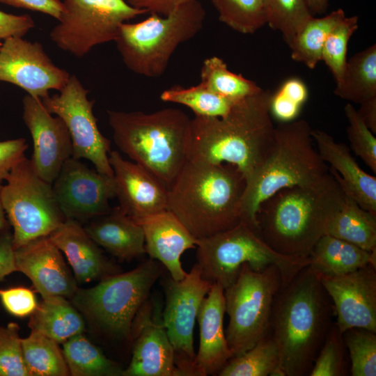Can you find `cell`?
Returning a JSON list of instances; mask_svg holds the SVG:
<instances>
[{
  "mask_svg": "<svg viewBox=\"0 0 376 376\" xmlns=\"http://www.w3.org/2000/svg\"><path fill=\"white\" fill-rule=\"evenodd\" d=\"M165 295L162 319L171 343L175 363L182 376H198L194 329L201 304L212 283L205 279L196 263L181 280L162 274Z\"/></svg>",
  "mask_w": 376,
  "mask_h": 376,
  "instance_id": "obj_13",
  "label": "cell"
},
{
  "mask_svg": "<svg viewBox=\"0 0 376 376\" xmlns=\"http://www.w3.org/2000/svg\"><path fill=\"white\" fill-rule=\"evenodd\" d=\"M267 24L281 33L288 45L297 33L313 15L306 0H264Z\"/></svg>",
  "mask_w": 376,
  "mask_h": 376,
  "instance_id": "obj_38",
  "label": "cell"
},
{
  "mask_svg": "<svg viewBox=\"0 0 376 376\" xmlns=\"http://www.w3.org/2000/svg\"><path fill=\"white\" fill-rule=\"evenodd\" d=\"M275 342L268 334L240 355L230 358L219 376H282Z\"/></svg>",
  "mask_w": 376,
  "mask_h": 376,
  "instance_id": "obj_33",
  "label": "cell"
},
{
  "mask_svg": "<svg viewBox=\"0 0 376 376\" xmlns=\"http://www.w3.org/2000/svg\"><path fill=\"white\" fill-rule=\"evenodd\" d=\"M70 77L52 62L38 42L11 36L0 46V81L13 84L31 96L42 100L50 90L60 91Z\"/></svg>",
  "mask_w": 376,
  "mask_h": 376,
  "instance_id": "obj_16",
  "label": "cell"
},
{
  "mask_svg": "<svg viewBox=\"0 0 376 376\" xmlns=\"http://www.w3.org/2000/svg\"><path fill=\"white\" fill-rule=\"evenodd\" d=\"M345 17L341 8L322 17H312L288 45L292 58L314 69L321 61L322 50L328 35Z\"/></svg>",
  "mask_w": 376,
  "mask_h": 376,
  "instance_id": "obj_32",
  "label": "cell"
},
{
  "mask_svg": "<svg viewBox=\"0 0 376 376\" xmlns=\"http://www.w3.org/2000/svg\"><path fill=\"white\" fill-rule=\"evenodd\" d=\"M309 258V266L319 275H340L370 264L376 265V251L327 234L316 242Z\"/></svg>",
  "mask_w": 376,
  "mask_h": 376,
  "instance_id": "obj_27",
  "label": "cell"
},
{
  "mask_svg": "<svg viewBox=\"0 0 376 376\" xmlns=\"http://www.w3.org/2000/svg\"><path fill=\"white\" fill-rule=\"evenodd\" d=\"M219 19L234 31L251 34L267 24L264 0H212Z\"/></svg>",
  "mask_w": 376,
  "mask_h": 376,
  "instance_id": "obj_37",
  "label": "cell"
},
{
  "mask_svg": "<svg viewBox=\"0 0 376 376\" xmlns=\"http://www.w3.org/2000/svg\"><path fill=\"white\" fill-rule=\"evenodd\" d=\"M35 26L34 21L29 15H14L0 10V38L23 37Z\"/></svg>",
  "mask_w": 376,
  "mask_h": 376,
  "instance_id": "obj_47",
  "label": "cell"
},
{
  "mask_svg": "<svg viewBox=\"0 0 376 376\" xmlns=\"http://www.w3.org/2000/svg\"><path fill=\"white\" fill-rule=\"evenodd\" d=\"M17 272L25 274L42 299H70L78 288L61 251L49 236L36 238L15 249Z\"/></svg>",
  "mask_w": 376,
  "mask_h": 376,
  "instance_id": "obj_20",
  "label": "cell"
},
{
  "mask_svg": "<svg viewBox=\"0 0 376 376\" xmlns=\"http://www.w3.org/2000/svg\"><path fill=\"white\" fill-rule=\"evenodd\" d=\"M272 93L262 89L237 101L222 117L191 119L187 160L227 163L246 181L271 154L275 127L270 113Z\"/></svg>",
  "mask_w": 376,
  "mask_h": 376,
  "instance_id": "obj_1",
  "label": "cell"
},
{
  "mask_svg": "<svg viewBox=\"0 0 376 376\" xmlns=\"http://www.w3.org/2000/svg\"><path fill=\"white\" fill-rule=\"evenodd\" d=\"M2 183L0 182V231L9 230L10 225L6 218L1 201V189Z\"/></svg>",
  "mask_w": 376,
  "mask_h": 376,
  "instance_id": "obj_53",
  "label": "cell"
},
{
  "mask_svg": "<svg viewBox=\"0 0 376 376\" xmlns=\"http://www.w3.org/2000/svg\"><path fill=\"white\" fill-rule=\"evenodd\" d=\"M357 113L366 125L373 133H376V97L360 104Z\"/></svg>",
  "mask_w": 376,
  "mask_h": 376,
  "instance_id": "obj_51",
  "label": "cell"
},
{
  "mask_svg": "<svg viewBox=\"0 0 376 376\" xmlns=\"http://www.w3.org/2000/svg\"><path fill=\"white\" fill-rule=\"evenodd\" d=\"M345 197L331 172L316 185L281 189L260 205L256 214L257 233L279 253L309 257L316 242L325 235L329 221L342 207Z\"/></svg>",
  "mask_w": 376,
  "mask_h": 376,
  "instance_id": "obj_3",
  "label": "cell"
},
{
  "mask_svg": "<svg viewBox=\"0 0 376 376\" xmlns=\"http://www.w3.org/2000/svg\"><path fill=\"white\" fill-rule=\"evenodd\" d=\"M42 299L31 315L28 325L31 331L42 334L58 343L83 334L84 320L71 301L62 296Z\"/></svg>",
  "mask_w": 376,
  "mask_h": 376,
  "instance_id": "obj_28",
  "label": "cell"
},
{
  "mask_svg": "<svg viewBox=\"0 0 376 376\" xmlns=\"http://www.w3.org/2000/svg\"><path fill=\"white\" fill-rule=\"evenodd\" d=\"M132 354L123 376H182L162 319V305L148 298L133 321Z\"/></svg>",
  "mask_w": 376,
  "mask_h": 376,
  "instance_id": "obj_17",
  "label": "cell"
},
{
  "mask_svg": "<svg viewBox=\"0 0 376 376\" xmlns=\"http://www.w3.org/2000/svg\"><path fill=\"white\" fill-rule=\"evenodd\" d=\"M318 152L321 159L329 164L330 172L336 178L343 190L362 208L376 213V178L358 164L349 148L338 143L324 131L311 130Z\"/></svg>",
  "mask_w": 376,
  "mask_h": 376,
  "instance_id": "obj_24",
  "label": "cell"
},
{
  "mask_svg": "<svg viewBox=\"0 0 376 376\" xmlns=\"http://www.w3.org/2000/svg\"><path fill=\"white\" fill-rule=\"evenodd\" d=\"M282 285L277 266L254 270L245 263L235 281L224 289L229 317L225 333L233 357L242 354L269 334L273 302Z\"/></svg>",
  "mask_w": 376,
  "mask_h": 376,
  "instance_id": "obj_10",
  "label": "cell"
},
{
  "mask_svg": "<svg viewBox=\"0 0 376 376\" xmlns=\"http://www.w3.org/2000/svg\"><path fill=\"white\" fill-rule=\"evenodd\" d=\"M86 90L75 75H70L58 94L41 100L47 110L60 117L71 136L75 159H86L95 169L113 176L109 155L111 141L99 130L93 113L94 102L88 99Z\"/></svg>",
  "mask_w": 376,
  "mask_h": 376,
  "instance_id": "obj_14",
  "label": "cell"
},
{
  "mask_svg": "<svg viewBox=\"0 0 376 376\" xmlns=\"http://www.w3.org/2000/svg\"><path fill=\"white\" fill-rule=\"evenodd\" d=\"M143 230L146 253L162 263L171 276L181 280L187 274L180 258L196 249L197 240L171 211L166 210L137 221Z\"/></svg>",
  "mask_w": 376,
  "mask_h": 376,
  "instance_id": "obj_23",
  "label": "cell"
},
{
  "mask_svg": "<svg viewBox=\"0 0 376 376\" xmlns=\"http://www.w3.org/2000/svg\"><path fill=\"white\" fill-rule=\"evenodd\" d=\"M358 16H345L333 28L324 42L321 61L328 67L336 84L343 77L347 63L348 42L358 29Z\"/></svg>",
  "mask_w": 376,
  "mask_h": 376,
  "instance_id": "obj_40",
  "label": "cell"
},
{
  "mask_svg": "<svg viewBox=\"0 0 376 376\" xmlns=\"http://www.w3.org/2000/svg\"><path fill=\"white\" fill-rule=\"evenodd\" d=\"M206 12L192 0L167 15L155 13L136 23L121 24L114 42L126 67L146 77H159L166 70L175 50L203 28Z\"/></svg>",
  "mask_w": 376,
  "mask_h": 376,
  "instance_id": "obj_7",
  "label": "cell"
},
{
  "mask_svg": "<svg viewBox=\"0 0 376 376\" xmlns=\"http://www.w3.org/2000/svg\"><path fill=\"white\" fill-rule=\"evenodd\" d=\"M63 344V354L72 376H123L124 368L107 357L83 334Z\"/></svg>",
  "mask_w": 376,
  "mask_h": 376,
  "instance_id": "obj_31",
  "label": "cell"
},
{
  "mask_svg": "<svg viewBox=\"0 0 376 376\" xmlns=\"http://www.w3.org/2000/svg\"><path fill=\"white\" fill-rule=\"evenodd\" d=\"M192 0H127L132 6L146 10L149 13L165 16L180 6Z\"/></svg>",
  "mask_w": 376,
  "mask_h": 376,
  "instance_id": "obj_50",
  "label": "cell"
},
{
  "mask_svg": "<svg viewBox=\"0 0 376 376\" xmlns=\"http://www.w3.org/2000/svg\"><path fill=\"white\" fill-rule=\"evenodd\" d=\"M307 6L311 13H324L328 6V0H306Z\"/></svg>",
  "mask_w": 376,
  "mask_h": 376,
  "instance_id": "obj_52",
  "label": "cell"
},
{
  "mask_svg": "<svg viewBox=\"0 0 376 376\" xmlns=\"http://www.w3.org/2000/svg\"><path fill=\"white\" fill-rule=\"evenodd\" d=\"M164 269L161 263L149 258L129 272L104 277L91 288H78L70 299L100 332L131 340L134 318Z\"/></svg>",
  "mask_w": 376,
  "mask_h": 376,
  "instance_id": "obj_8",
  "label": "cell"
},
{
  "mask_svg": "<svg viewBox=\"0 0 376 376\" xmlns=\"http://www.w3.org/2000/svg\"><path fill=\"white\" fill-rule=\"evenodd\" d=\"M59 343L36 331L22 338L24 359L31 376L70 375Z\"/></svg>",
  "mask_w": 376,
  "mask_h": 376,
  "instance_id": "obj_34",
  "label": "cell"
},
{
  "mask_svg": "<svg viewBox=\"0 0 376 376\" xmlns=\"http://www.w3.org/2000/svg\"><path fill=\"white\" fill-rule=\"evenodd\" d=\"M196 249V264L202 276L224 289L235 281L245 263L254 270L277 266L285 285L311 262L309 257L289 256L275 251L242 221L231 228L198 240Z\"/></svg>",
  "mask_w": 376,
  "mask_h": 376,
  "instance_id": "obj_9",
  "label": "cell"
},
{
  "mask_svg": "<svg viewBox=\"0 0 376 376\" xmlns=\"http://www.w3.org/2000/svg\"><path fill=\"white\" fill-rule=\"evenodd\" d=\"M201 83L211 91L233 101L254 95L263 88L240 74L230 72L218 56L204 60L201 68Z\"/></svg>",
  "mask_w": 376,
  "mask_h": 376,
  "instance_id": "obj_35",
  "label": "cell"
},
{
  "mask_svg": "<svg viewBox=\"0 0 376 376\" xmlns=\"http://www.w3.org/2000/svg\"><path fill=\"white\" fill-rule=\"evenodd\" d=\"M338 97L359 104L376 97V45L347 60L340 81L334 91Z\"/></svg>",
  "mask_w": 376,
  "mask_h": 376,
  "instance_id": "obj_30",
  "label": "cell"
},
{
  "mask_svg": "<svg viewBox=\"0 0 376 376\" xmlns=\"http://www.w3.org/2000/svg\"><path fill=\"white\" fill-rule=\"evenodd\" d=\"M0 301L8 313L19 318L31 315L38 306L34 292L23 286L0 289Z\"/></svg>",
  "mask_w": 376,
  "mask_h": 376,
  "instance_id": "obj_45",
  "label": "cell"
},
{
  "mask_svg": "<svg viewBox=\"0 0 376 376\" xmlns=\"http://www.w3.org/2000/svg\"><path fill=\"white\" fill-rule=\"evenodd\" d=\"M246 187L235 166L187 161L168 189L167 210L198 240L241 221Z\"/></svg>",
  "mask_w": 376,
  "mask_h": 376,
  "instance_id": "obj_4",
  "label": "cell"
},
{
  "mask_svg": "<svg viewBox=\"0 0 376 376\" xmlns=\"http://www.w3.org/2000/svg\"><path fill=\"white\" fill-rule=\"evenodd\" d=\"M65 219L79 223L108 212L109 200L116 196L113 176L88 167L72 157L63 164L52 184Z\"/></svg>",
  "mask_w": 376,
  "mask_h": 376,
  "instance_id": "obj_15",
  "label": "cell"
},
{
  "mask_svg": "<svg viewBox=\"0 0 376 376\" xmlns=\"http://www.w3.org/2000/svg\"><path fill=\"white\" fill-rule=\"evenodd\" d=\"M119 207L136 222L167 210L168 189L138 164L124 159L117 150L109 155Z\"/></svg>",
  "mask_w": 376,
  "mask_h": 376,
  "instance_id": "obj_21",
  "label": "cell"
},
{
  "mask_svg": "<svg viewBox=\"0 0 376 376\" xmlns=\"http://www.w3.org/2000/svg\"><path fill=\"white\" fill-rule=\"evenodd\" d=\"M15 8L40 12L58 19L63 8L61 0H0Z\"/></svg>",
  "mask_w": 376,
  "mask_h": 376,
  "instance_id": "obj_48",
  "label": "cell"
},
{
  "mask_svg": "<svg viewBox=\"0 0 376 376\" xmlns=\"http://www.w3.org/2000/svg\"><path fill=\"white\" fill-rule=\"evenodd\" d=\"M336 317L319 275L309 266L282 285L275 296L269 334L282 376H308Z\"/></svg>",
  "mask_w": 376,
  "mask_h": 376,
  "instance_id": "obj_2",
  "label": "cell"
},
{
  "mask_svg": "<svg viewBox=\"0 0 376 376\" xmlns=\"http://www.w3.org/2000/svg\"><path fill=\"white\" fill-rule=\"evenodd\" d=\"M22 105V118L33 139L32 166L39 177L52 184L72 155L70 132L63 120L54 117L40 99L27 94Z\"/></svg>",
  "mask_w": 376,
  "mask_h": 376,
  "instance_id": "obj_19",
  "label": "cell"
},
{
  "mask_svg": "<svg viewBox=\"0 0 376 376\" xmlns=\"http://www.w3.org/2000/svg\"><path fill=\"white\" fill-rule=\"evenodd\" d=\"M118 149L168 189L187 161L191 118L176 108L152 113L107 111Z\"/></svg>",
  "mask_w": 376,
  "mask_h": 376,
  "instance_id": "obj_5",
  "label": "cell"
},
{
  "mask_svg": "<svg viewBox=\"0 0 376 376\" xmlns=\"http://www.w3.org/2000/svg\"><path fill=\"white\" fill-rule=\"evenodd\" d=\"M311 126L305 120L281 123L275 127L273 150L246 181L241 203V221L257 232L260 205L284 188L310 186L329 175V167L312 145Z\"/></svg>",
  "mask_w": 376,
  "mask_h": 376,
  "instance_id": "obj_6",
  "label": "cell"
},
{
  "mask_svg": "<svg viewBox=\"0 0 376 376\" xmlns=\"http://www.w3.org/2000/svg\"><path fill=\"white\" fill-rule=\"evenodd\" d=\"M350 359L352 376L376 375V333L364 328H351L343 333Z\"/></svg>",
  "mask_w": 376,
  "mask_h": 376,
  "instance_id": "obj_39",
  "label": "cell"
},
{
  "mask_svg": "<svg viewBox=\"0 0 376 376\" xmlns=\"http://www.w3.org/2000/svg\"><path fill=\"white\" fill-rule=\"evenodd\" d=\"M160 99L186 106L195 116L201 117L224 116L237 102L214 93L201 83L187 88L173 86L162 91Z\"/></svg>",
  "mask_w": 376,
  "mask_h": 376,
  "instance_id": "obj_36",
  "label": "cell"
},
{
  "mask_svg": "<svg viewBox=\"0 0 376 376\" xmlns=\"http://www.w3.org/2000/svg\"><path fill=\"white\" fill-rule=\"evenodd\" d=\"M0 376H31L24 359L19 327L16 322L0 327Z\"/></svg>",
  "mask_w": 376,
  "mask_h": 376,
  "instance_id": "obj_43",
  "label": "cell"
},
{
  "mask_svg": "<svg viewBox=\"0 0 376 376\" xmlns=\"http://www.w3.org/2000/svg\"><path fill=\"white\" fill-rule=\"evenodd\" d=\"M225 313L224 289L218 283H212L196 318L200 331L195 359L198 376L217 375L233 357L224 328Z\"/></svg>",
  "mask_w": 376,
  "mask_h": 376,
  "instance_id": "obj_22",
  "label": "cell"
},
{
  "mask_svg": "<svg viewBox=\"0 0 376 376\" xmlns=\"http://www.w3.org/2000/svg\"><path fill=\"white\" fill-rule=\"evenodd\" d=\"M1 38H0V40H1ZM0 46H1V45H0Z\"/></svg>",
  "mask_w": 376,
  "mask_h": 376,
  "instance_id": "obj_54",
  "label": "cell"
},
{
  "mask_svg": "<svg viewBox=\"0 0 376 376\" xmlns=\"http://www.w3.org/2000/svg\"><path fill=\"white\" fill-rule=\"evenodd\" d=\"M26 140L17 138L0 141V182L5 181L12 168L25 157Z\"/></svg>",
  "mask_w": 376,
  "mask_h": 376,
  "instance_id": "obj_46",
  "label": "cell"
},
{
  "mask_svg": "<svg viewBox=\"0 0 376 376\" xmlns=\"http://www.w3.org/2000/svg\"><path fill=\"white\" fill-rule=\"evenodd\" d=\"M344 111L348 121L346 131L352 150L375 173V136L360 118L352 104H345Z\"/></svg>",
  "mask_w": 376,
  "mask_h": 376,
  "instance_id": "obj_44",
  "label": "cell"
},
{
  "mask_svg": "<svg viewBox=\"0 0 376 376\" xmlns=\"http://www.w3.org/2000/svg\"><path fill=\"white\" fill-rule=\"evenodd\" d=\"M325 234L376 251V213L364 210L345 194V201L329 221Z\"/></svg>",
  "mask_w": 376,
  "mask_h": 376,
  "instance_id": "obj_29",
  "label": "cell"
},
{
  "mask_svg": "<svg viewBox=\"0 0 376 376\" xmlns=\"http://www.w3.org/2000/svg\"><path fill=\"white\" fill-rule=\"evenodd\" d=\"M5 181L1 201L13 228L15 249L49 236L65 221L52 184L38 176L26 156L12 168Z\"/></svg>",
  "mask_w": 376,
  "mask_h": 376,
  "instance_id": "obj_11",
  "label": "cell"
},
{
  "mask_svg": "<svg viewBox=\"0 0 376 376\" xmlns=\"http://www.w3.org/2000/svg\"><path fill=\"white\" fill-rule=\"evenodd\" d=\"M307 98V87L301 79L296 77L287 79L272 95L269 106L272 117L281 123L295 120Z\"/></svg>",
  "mask_w": 376,
  "mask_h": 376,
  "instance_id": "obj_42",
  "label": "cell"
},
{
  "mask_svg": "<svg viewBox=\"0 0 376 376\" xmlns=\"http://www.w3.org/2000/svg\"><path fill=\"white\" fill-rule=\"evenodd\" d=\"M90 237L107 252L123 260H131L146 253L141 224L118 206L84 226Z\"/></svg>",
  "mask_w": 376,
  "mask_h": 376,
  "instance_id": "obj_26",
  "label": "cell"
},
{
  "mask_svg": "<svg viewBox=\"0 0 376 376\" xmlns=\"http://www.w3.org/2000/svg\"><path fill=\"white\" fill-rule=\"evenodd\" d=\"M62 3L58 23L49 37L58 48L77 57L96 45L114 41L122 24L148 13L125 0H64Z\"/></svg>",
  "mask_w": 376,
  "mask_h": 376,
  "instance_id": "obj_12",
  "label": "cell"
},
{
  "mask_svg": "<svg viewBox=\"0 0 376 376\" xmlns=\"http://www.w3.org/2000/svg\"><path fill=\"white\" fill-rule=\"evenodd\" d=\"M346 347L336 321L327 334L309 376H343L348 372Z\"/></svg>",
  "mask_w": 376,
  "mask_h": 376,
  "instance_id": "obj_41",
  "label": "cell"
},
{
  "mask_svg": "<svg viewBox=\"0 0 376 376\" xmlns=\"http://www.w3.org/2000/svg\"><path fill=\"white\" fill-rule=\"evenodd\" d=\"M319 276L332 301L336 323L342 334L354 327L376 333V265L370 264L340 275Z\"/></svg>",
  "mask_w": 376,
  "mask_h": 376,
  "instance_id": "obj_18",
  "label": "cell"
},
{
  "mask_svg": "<svg viewBox=\"0 0 376 376\" xmlns=\"http://www.w3.org/2000/svg\"><path fill=\"white\" fill-rule=\"evenodd\" d=\"M49 237L65 255L78 283L101 280L118 273L79 221L65 219Z\"/></svg>",
  "mask_w": 376,
  "mask_h": 376,
  "instance_id": "obj_25",
  "label": "cell"
},
{
  "mask_svg": "<svg viewBox=\"0 0 376 376\" xmlns=\"http://www.w3.org/2000/svg\"><path fill=\"white\" fill-rule=\"evenodd\" d=\"M17 272L13 235L9 230L0 231V281Z\"/></svg>",
  "mask_w": 376,
  "mask_h": 376,
  "instance_id": "obj_49",
  "label": "cell"
}]
</instances>
